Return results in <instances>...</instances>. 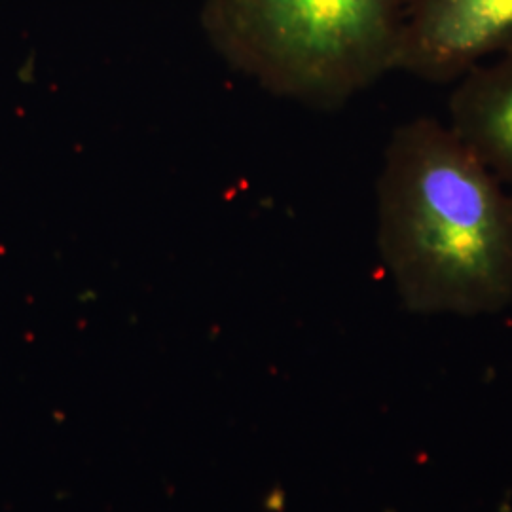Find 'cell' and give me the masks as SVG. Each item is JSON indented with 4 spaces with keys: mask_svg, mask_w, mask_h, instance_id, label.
I'll list each match as a JSON object with an SVG mask.
<instances>
[{
    "mask_svg": "<svg viewBox=\"0 0 512 512\" xmlns=\"http://www.w3.org/2000/svg\"><path fill=\"white\" fill-rule=\"evenodd\" d=\"M376 241L412 313L475 317L512 302V192L448 122L420 116L391 133Z\"/></svg>",
    "mask_w": 512,
    "mask_h": 512,
    "instance_id": "6da1fadb",
    "label": "cell"
},
{
    "mask_svg": "<svg viewBox=\"0 0 512 512\" xmlns=\"http://www.w3.org/2000/svg\"><path fill=\"white\" fill-rule=\"evenodd\" d=\"M406 0H203L213 50L268 92L336 107L397 73Z\"/></svg>",
    "mask_w": 512,
    "mask_h": 512,
    "instance_id": "7a4b0ae2",
    "label": "cell"
},
{
    "mask_svg": "<svg viewBox=\"0 0 512 512\" xmlns=\"http://www.w3.org/2000/svg\"><path fill=\"white\" fill-rule=\"evenodd\" d=\"M512 50V0H406L397 71L456 82Z\"/></svg>",
    "mask_w": 512,
    "mask_h": 512,
    "instance_id": "3957f363",
    "label": "cell"
},
{
    "mask_svg": "<svg viewBox=\"0 0 512 512\" xmlns=\"http://www.w3.org/2000/svg\"><path fill=\"white\" fill-rule=\"evenodd\" d=\"M448 126L512 192V50L454 82Z\"/></svg>",
    "mask_w": 512,
    "mask_h": 512,
    "instance_id": "277c9868",
    "label": "cell"
}]
</instances>
